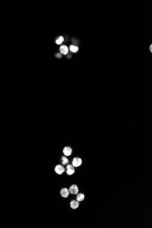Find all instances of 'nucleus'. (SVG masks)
<instances>
[{
  "label": "nucleus",
  "instance_id": "1",
  "mask_svg": "<svg viewBox=\"0 0 152 228\" xmlns=\"http://www.w3.org/2000/svg\"><path fill=\"white\" fill-rule=\"evenodd\" d=\"M82 163V160L79 157H75L73 159L72 162V164L74 167H78L80 166Z\"/></svg>",
  "mask_w": 152,
  "mask_h": 228
},
{
  "label": "nucleus",
  "instance_id": "2",
  "mask_svg": "<svg viewBox=\"0 0 152 228\" xmlns=\"http://www.w3.org/2000/svg\"><path fill=\"white\" fill-rule=\"evenodd\" d=\"M68 190L69 193L72 194H77L78 193V189L76 184L72 185Z\"/></svg>",
  "mask_w": 152,
  "mask_h": 228
},
{
  "label": "nucleus",
  "instance_id": "4",
  "mask_svg": "<svg viewBox=\"0 0 152 228\" xmlns=\"http://www.w3.org/2000/svg\"><path fill=\"white\" fill-rule=\"evenodd\" d=\"M69 190L66 188H64L61 190L60 191V194L61 196L63 198H66L68 197L69 195Z\"/></svg>",
  "mask_w": 152,
  "mask_h": 228
},
{
  "label": "nucleus",
  "instance_id": "10",
  "mask_svg": "<svg viewBox=\"0 0 152 228\" xmlns=\"http://www.w3.org/2000/svg\"><path fill=\"white\" fill-rule=\"evenodd\" d=\"M61 160H62V163H62V165H66V164L68 163V159L67 158H66V157L62 156V158H61Z\"/></svg>",
  "mask_w": 152,
  "mask_h": 228
},
{
  "label": "nucleus",
  "instance_id": "6",
  "mask_svg": "<svg viewBox=\"0 0 152 228\" xmlns=\"http://www.w3.org/2000/svg\"><path fill=\"white\" fill-rule=\"evenodd\" d=\"M79 206V203L76 200H72L70 203V207L72 209H76Z\"/></svg>",
  "mask_w": 152,
  "mask_h": 228
},
{
  "label": "nucleus",
  "instance_id": "13",
  "mask_svg": "<svg viewBox=\"0 0 152 228\" xmlns=\"http://www.w3.org/2000/svg\"><path fill=\"white\" fill-rule=\"evenodd\" d=\"M67 169H72L75 170V167L72 165H71V164L68 165L67 167Z\"/></svg>",
  "mask_w": 152,
  "mask_h": 228
},
{
  "label": "nucleus",
  "instance_id": "15",
  "mask_svg": "<svg viewBox=\"0 0 152 228\" xmlns=\"http://www.w3.org/2000/svg\"><path fill=\"white\" fill-rule=\"evenodd\" d=\"M150 50L151 52H152V45H150Z\"/></svg>",
  "mask_w": 152,
  "mask_h": 228
},
{
  "label": "nucleus",
  "instance_id": "12",
  "mask_svg": "<svg viewBox=\"0 0 152 228\" xmlns=\"http://www.w3.org/2000/svg\"><path fill=\"white\" fill-rule=\"evenodd\" d=\"M75 170L72 169H67V173L68 175H72L75 173Z\"/></svg>",
  "mask_w": 152,
  "mask_h": 228
},
{
  "label": "nucleus",
  "instance_id": "5",
  "mask_svg": "<svg viewBox=\"0 0 152 228\" xmlns=\"http://www.w3.org/2000/svg\"><path fill=\"white\" fill-rule=\"evenodd\" d=\"M72 150L71 147L67 146V147H65L64 148L63 150V152L66 156H69L71 155V154H72Z\"/></svg>",
  "mask_w": 152,
  "mask_h": 228
},
{
  "label": "nucleus",
  "instance_id": "9",
  "mask_svg": "<svg viewBox=\"0 0 152 228\" xmlns=\"http://www.w3.org/2000/svg\"><path fill=\"white\" fill-rule=\"evenodd\" d=\"M70 50L72 52L75 53L78 51V48L76 46H74V45H71L70 46Z\"/></svg>",
  "mask_w": 152,
  "mask_h": 228
},
{
  "label": "nucleus",
  "instance_id": "11",
  "mask_svg": "<svg viewBox=\"0 0 152 228\" xmlns=\"http://www.w3.org/2000/svg\"><path fill=\"white\" fill-rule=\"evenodd\" d=\"M63 40H64L63 38L62 37H60L58 40H57L56 41V43L58 45H60L62 43V42H63Z\"/></svg>",
  "mask_w": 152,
  "mask_h": 228
},
{
  "label": "nucleus",
  "instance_id": "14",
  "mask_svg": "<svg viewBox=\"0 0 152 228\" xmlns=\"http://www.w3.org/2000/svg\"><path fill=\"white\" fill-rule=\"evenodd\" d=\"M56 57L58 58H61L62 57V56L60 53H57L56 54Z\"/></svg>",
  "mask_w": 152,
  "mask_h": 228
},
{
  "label": "nucleus",
  "instance_id": "8",
  "mask_svg": "<svg viewBox=\"0 0 152 228\" xmlns=\"http://www.w3.org/2000/svg\"><path fill=\"white\" fill-rule=\"evenodd\" d=\"M84 198H85V195H84V194H82V193L78 194L77 195L76 197V201H77L79 202L83 201V200H84Z\"/></svg>",
  "mask_w": 152,
  "mask_h": 228
},
{
  "label": "nucleus",
  "instance_id": "3",
  "mask_svg": "<svg viewBox=\"0 0 152 228\" xmlns=\"http://www.w3.org/2000/svg\"><path fill=\"white\" fill-rule=\"evenodd\" d=\"M55 172L59 175H61L63 172L65 171V168L62 165L58 164L55 167Z\"/></svg>",
  "mask_w": 152,
  "mask_h": 228
},
{
  "label": "nucleus",
  "instance_id": "7",
  "mask_svg": "<svg viewBox=\"0 0 152 228\" xmlns=\"http://www.w3.org/2000/svg\"><path fill=\"white\" fill-rule=\"evenodd\" d=\"M60 51L62 54L66 55L68 53V48L67 46L62 45L60 48Z\"/></svg>",
  "mask_w": 152,
  "mask_h": 228
}]
</instances>
